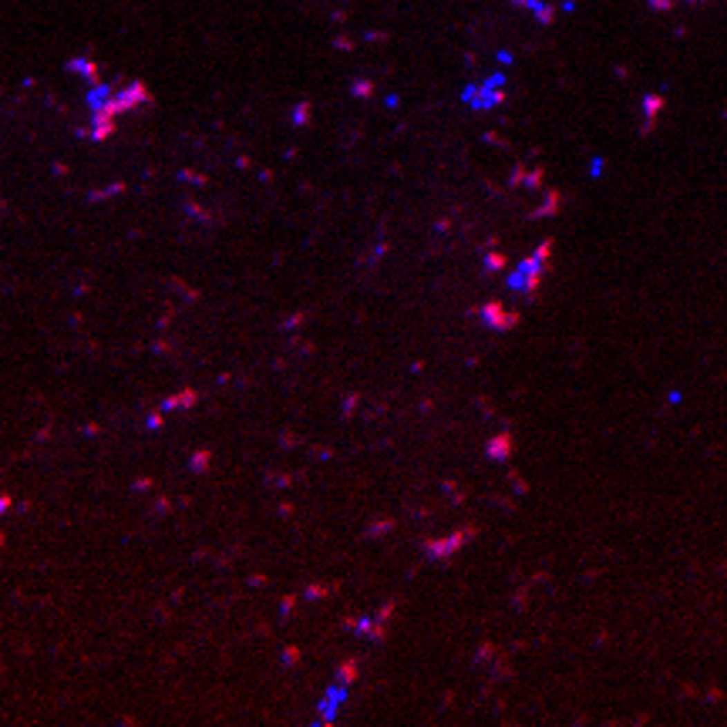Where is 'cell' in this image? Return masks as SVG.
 <instances>
[{
	"mask_svg": "<svg viewBox=\"0 0 727 727\" xmlns=\"http://www.w3.org/2000/svg\"><path fill=\"white\" fill-rule=\"evenodd\" d=\"M549 253H552V239H545L542 246L532 253V256H525V260L519 263V270L505 280L509 283V290H516V293H525V296H532L536 290H539V283H542V273L545 266H549Z\"/></svg>",
	"mask_w": 727,
	"mask_h": 727,
	"instance_id": "1",
	"label": "cell"
},
{
	"mask_svg": "<svg viewBox=\"0 0 727 727\" xmlns=\"http://www.w3.org/2000/svg\"><path fill=\"white\" fill-rule=\"evenodd\" d=\"M465 102L471 104V108H478V111H489V108H495V104H502L505 102V78H502V75H492L485 84H471V88H465Z\"/></svg>",
	"mask_w": 727,
	"mask_h": 727,
	"instance_id": "2",
	"label": "cell"
},
{
	"mask_svg": "<svg viewBox=\"0 0 727 727\" xmlns=\"http://www.w3.org/2000/svg\"><path fill=\"white\" fill-rule=\"evenodd\" d=\"M145 102H152V95H149V88H145L142 81H131L129 88H122V91L111 95V104H115L118 115H125V111H131L135 104H145Z\"/></svg>",
	"mask_w": 727,
	"mask_h": 727,
	"instance_id": "3",
	"label": "cell"
},
{
	"mask_svg": "<svg viewBox=\"0 0 727 727\" xmlns=\"http://www.w3.org/2000/svg\"><path fill=\"white\" fill-rule=\"evenodd\" d=\"M471 532H455V536H444V539H431V542H424V552L431 556V559H444V556H451L455 549H462V542H465Z\"/></svg>",
	"mask_w": 727,
	"mask_h": 727,
	"instance_id": "4",
	"label": "cell"
},
{
	"mask_svg": "<svg viewBox=\"0 0 727 727\" xmlns=\"http://www.w3.org/2000/svg\"><path fill=\"white\" fill-rule=\"evenodd\" d=\"M482 320H485L492 330H512L519 317H516V313H505L498 303H489V307H482Z\"/></svg>",
	"mask_w": 727,
	"mask_h": 727,
	"instance_id": "5",
	"label": "cell"
},
{
	"mask_svg": "<svg viewBox=\"0 0 727 727\" xmlns=\"http://www.w3.org/2000/svg\"><path fill=\"white\" fill-rule=\"evenodd\" d=\"M68 71H75V75H81V78H88L91 84L98 81V64H95V61H88V57H75V61H68Z\"/></svg>",
	"mask_w": 727,
	"mask_h": 727,
	"instance_id": "6",
	"label": "cell"
},
{
	"mask_svg": "<svg viewBox=\"0 0 727 727\" xmlns=\"http://www.w3.org/2000/svg\"><path fill=\"white\" fill-rule=\"evenodd\" d=\"M512 455V438L509 435H498V438H492V444H489V458H495V462H505Z\"/></svg>",
	"mask_w": 727,
	"mask_h": 727,
	"instance_id": "7",
	"label": "cell"
},
{
	"mask_svg": "<svg viewBox=\"0 0 727 727\" xmlns=\"http://www.w3.org/2000/svg\"><path fill=\"white\" fill-rule=\"evenodd\" d=\"M196 404V390H185V394H176L162 404V411H176V408H192Z\"/></svg>",
	"mask_w": 727,
	"mask_h": 727,
	"instance_id": "8",
	"label": "cell"
},
{
	"mask_svg": "<svg viewBox=\"0 0 727 727\" xmlns=\"http://www.w3.org/2000/svg\"><path fill=\"white\" fill-rule=\"evenodd\" d=\"M512 3H525V7H529V10H532V14L542 21V24H549V21H552V7H545V3H539V0H512Z\"/></svg>",
	"mask_w": 727,
	"mask_h": 727,
	"instance_id": "9",
	"label": "cell"
},
{
	"mask_svg": "<svg viewBox=\"0 0 727 727\" xmlns=\"http://www.w3.org/2000/svg\"><path fill=\"white\" fill-rule=\"evenodd\" d=\"M209 462H212L209 451H196V455H192V471H206Z\"/></svg>",
	"mask_w": 727,
	"mask_h": 727,
	"instance_id": "10",
	"label": "cell"
},
{
	"mask_svg": "<svg viewBox=\"0 0 727 727\" xmlns=\"http://www.w3.org/2000/svg\"><path fill=\"white\" fill-rule=\"evenodd\" d=\"M354 91H357V98H364V95H370L374 88H370V81H357V84H354Z\"/></svg>",
	"mask_w": 727,
	"mask_h": 727,
	"instance_id": "11",
	"label": "cell"
},
{
	"mask_svg": "<svg viewBox=\"0 0 727 727\" xmlns=\"http://www.w3.org/2000/svg\"><path fill=\"white\" fill-rule=\"evenodd\" d=\"M388 529H390V522H374V529H367V536H381Z\"/></svg>",
	"mask_w": 727,
	"mask_h": 727,
	"instance_id": "12",
	"label": "cell"
},
{
	"mask_svg": "<svg viewBox=\"0 0 727 727\" xmlns=\"http://www.w3.org/2000/svg\"><path fill=\"white\" fill-rule=\"evenodd\" d=\"M498 266H505V256H502V253H492V256H489V270H498Z\"/></svg>",
	"mask_w": 727,
	"mask_h": 727,
	"instance_id": "13",
	"label": "cell"
},
{
	"mask_svg": "<svg viewBox=\"0 0 727 727\" xmlns=\"http://www.w3.org/2000/svg\"><path fill=\"white\" fill-rule=\"evenodd\" d=\"M307 115H310V108L300 104V108H296V125H307Z\"/></svg>",
	"mask_w": 727,
	"mask_h": 727,
	"instance_id": "14",
	"label": "cell"
},
{
	"mask_svg": "<svg viewBox=\"0 0 727 727\" xmlns=\"http://www.w3.org/2000/svg\"><path fill=\"white\" fill-rule=\"evenodd\" d=\"M296 657H300V650H283V663H296Z\"/></svg>",
	"mask_w": 727,
	"mask_h": 727,
	"instance_id": "15",
	"label": "cell"
},
{
	"mask_svg": "<svg viewBox=\"0 0 727 727\" xmlns=\"http://www.w3.org/2000/svg\"><path fill=\"white\" fill-rule=\"evenodd\" d=\"M10 505H14V498H10V495L3 492V495H0V516H3V512H7Z\"/></svg>",
	"mask_w": 727,
	"mask_h": 727,
	"instance_id": "16",
	"label": "cell"
},
{
	"mask_svg": "<svg viewBox=\"0 0 727 727\" xmlns=\"http://www.w3.org/2000/svg\"><path fill=\"white\" fill-rule=\"evenodd\" d=\"M149 428H162V411H155V415L149 417Z\"/></svg>",
	"mask_w": 727,
	"mask_h": 727,
	"instance_id": "17",
	"label": "cell"
},
{
	"mask_svg": "<svg viewBox=\"0 0 727 727\" xmlns=\"http://www.w3.org/2000/svg\"><path fill=\"white\" fill-rule=\"evenodd\" d=\"M313 596H323V589H320V586H310V589H307V599H313Z\"/></svg>",
	"mask_w": 727,
	"mask_h": 727,
	"instance_id": "18",
	"label": "cell"
},
{
	"mask_svg": "<svg viewBox=\"0 0 727 727\" xmlns=\"http://www.w3.org/2000/svg\"><path fill=\"white\" fill-rule=\"evenodd\" d=\"M687 3H701V0H687Z\"/></svg>",
	"mask_w": 727,
	"mask_h": 727,
	"instance_id": "19",
	"label": "cell"
}]
</instances>
